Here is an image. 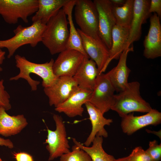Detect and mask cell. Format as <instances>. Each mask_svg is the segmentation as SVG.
I'll return each instance as SVG.
<instances>
[{
	"label": "cell",
	"mask_w": 161,
	"mask_h": 161,
	"mask_svg": "<svg viewBox=\"0 0 161 161\" xmlns=\"http://www.w3.org/2000/svg\"><path fill=\"white\" fill-rule=\"evenodd\" d=\"M16 66L19 69L18 75L10 78V80H17L20 78L24 79L28 83L32 91H36L40 81L33 79L30 74L33 73L42 79V85L44 88L50 86L54 84L58 77L54 74L52 66L54 61L52 58L49 62L42 64L31 62L24 57L19 55L15 56Z\"/></svg>",
	"instance_id": "obj_1"
},
{
	"label": "cell",
	"mask_w": 161,
	"mask_h": 161,
	"mask_svg": "<svg viewBox=\"0 0 161 161\" xmlns=\"http://www.w3.org/2000/svg\"><path fill=\"white\" fill-rule=\"evenodd\" d=\"M68 24L62 8L46 24L41 42L51 55L60 53L66 49L69 36Z\"/></svg>",
	"instance_id": "obj_2"
},
{
	"label": "cell",
	"mask_w": 161,
	"mask_h": 161,
	"mask_svg": "<svg viewBox=\"0 0 161 161\" xmlns=\"http://www.w3.org/2000/svg\"><path fill=\"white\" fill-rule=\"evenodd\" d=\"M140 83L137 81L128 83L123 91L115 94L111 109L122 118L134 112L148 113L152 109L150 104L140 95Z\"/></svg>",
	"instance_id": "obj_3"
},
{
	"label": "cell",
	"mask_w": 161,
	"mask_h": 161,
	"mask_svg": "<svg viewBox=\"0 0 161 161\" xmlns=\"http://www.w3.org/2000/svg\"><path fill=\"white\" fill-rule=\"evenodd\" d=\"M46 25L39 21L33 22L30 26L24 27L18 25L13 30L14 35L11 38L0 40V48H6L8 51L7 57L10 58L21 47L30 44L35 47L41 42L42 37Z\"/></svg>",
	"instance_id": "obj_4"
},
{
	"label": "cell",
	"mask_w": 161,
	"mask_h": 161,
	"mask_svg": "<svg viewBox=\"0 0 161 161\" xmlns=\"http://www.w3.org/2000/svg\"><path fill=\"white\" fill-rule=\"evenodd\" d=\"M38 7V0H0V15L9 24L17 23L19 19L28 23Z\"/></svg>",
	"instance_id": "obj_5"
},
{
	"label": "cell",
	"mask_w": 161,
	"mask_h": 161,
	"mask_svg": "<svg viewBox=\"0 0 161 161\" xmlns=\"http://www.w3.org/2000/svg\"><path fill=\"white\" fill-rule=\"evenodd\" d=\"M75 6V19L80 30L92 37H100L98 13L93 1L91 0H76Z\"/></svg>",
	"instance_id": "obj_6"
},
{
	"label": "cell",
	"mask_w": 161,
	"mask_h": 161,
	"mask_svg": "<svg viewBox=\"0 0 161 161\" xmlns=\"http://www.w3.org/2000/svg\"><path fill=\"white\" fill-rule=\"evenodd\" d=\"M53 119L56 129L52 131L47 127V135L44 142L47 145L46 148L49 153L48 160L51 161L71 151L65 124L61 116L54 114Z\"/></svg>",
	"instance_id": "obj_7"
},
{
	"label": "cell",
	"mask_w": 161,
	"mask_h": 161,
	"mask_svg": "<svg viewBox=\"0 0 161 161\" xmlns=\"http://www.w3.org/2000/svg\"><path fill=\"white\" fill-rule=\"evenodd\" d=\"M115 90L105 74L99 75L89 101L103 114L110 109L114 99Z\"/></svg>",
	"instance_id": "obj_8"
},
{
	"label": "cell",
	"mask_w": 161,
	"mask_h": 161,
	"mask_svg": "<svg viewBox=\"0 0 161 161\" xmlns=\"http://www.w3.org/2000/svg\"><path fill=\"white\" fill-rule=\"evenodd\" d=\"M81 38L83 49L89 58L96 63L99 75L103 73L108 65L109 49L100 37L94 38L77 29Z\"/></svg>",
	"instance_id": "obj_9"
},
{
	"label": "cell",
	"mask_w": 161,
	"mask_h": 161,
	"mask_svg": "<svg viewBox=\"0 0 161 161\" xmlns=\"http://www.w3.org/2000/svg\"><path fill=\"white\" fill-rule=\"evenodd\" d=\"M98 15L99 36L109 49L112 45V32L116 24L110 0H94Z\"/></svg>",
	"instance_id": "obj_10"
},
{
	"label": "cell",
	"mask_w": 161,
	"mask_h": 161,
	"mask_svg": "<svg viewBox=\"0 0 161 161\" xmlns=\"http://www.w3.org/2000/svg\"><path fill=\"white\" fill-rule=\"evenodd\" d=\"M85 57L83 54L75 50L66 49L62 51L53 63L52 69L54 74L58 77H73Z\"/></svg>",
	"instance_id": "obj_11"
},
{
	"label": "cell",
	"mask_w": 161,
	"mask_h": 161,
	"mask_svg": "<svg viewBox=\"0 0 161 161\" xmlns=\"http://www.w3.org/2000/svg\"><path fill=\"white\" fill-rule=\"evenodd\" d=\"M78 87L73 77L63 76L58 77L52 85L44 88V91L49 105L55 108L66 100Z\"/></svg>",
	"instance_id": "obj_12"
},
{
	"label": "cell",
	"mask_w": 161,
	"mask_h": 161,
	"mask_svg": "<svg viewBox=\"0 0 161 161\" xmlns=\"http://www.w3.org/2000/svg\"><path fill=\"white\" fill-rule=\"evenodd\" d=\"M122 118L121 126L123 132L131 135L138 130L149 125L156 126L161 123V113L152 109L144 115L135 116L134 112Z\"/></svg>",
	"instance_id": "obj_13"
},
{
	"label": "cell",
	"mask_w": 161,
	"mask_h": 161,
	"mask_svg": "<svg viewBox=\"0 0 161 161\" xmlns=\"http://www.w3.org/2000/svg\"><path fill=\"white\" fill-rule=\"evenodd\" d=\"M160 19L155 13L150 18L149 31L145 37L143 43V55L147 59H154L161 56V25Z\"/></svg>",
	"instance_id": "obj_14"
},
{
	"label": "cell",
	"mask_w": 161,
	"mask_h": 161,
	"mask_svg": "<svg viewBox=\"0 0 161 161\" xmlns=\"http://www.w3.org/2000/svg\"><path fill=\"white\" fill-rule=\"evenodd\" d=\"M150 1L149 0H134L133 15L126 48L140 39L142 25L146 22L150 15L149 12Z\"/></svg>",
	"instance_id": "obj_15"
},
{
	"label": "cell",
	"mask_w": 161,
	"mask_h": 161,
	"mask_svg": "<svg viewBox=\"0 0 161 161\" xmlns=\"http://www.w3.org/2000/svg\"><path fill=\"white\" fill-rule=\"evenodd\" d=\"M133 49L131 45L126 48L120 55L117 66L105 74L115 91L117 92L124 90L128 86V78L131 70L127 65V59L128 53L133 51Z\"/></svg>",
	"instance_id": "obj_16"
},
{
	"label": "cell",
	"mask_w": 161,
	"mask_h": 161,
	"mask_svg": "<svg viewBox=\"0 0 161 161\" xmlns=\"http://www.w3.org/2000/svg\"><path fill=\"white\" fill-rule=\"evenodd\" d=\"M92 91L78 87L66 100L55 109L70 117L82 116L84 111L82 106L89 101Z\"/></svg>",
	"instance_id": "obj_17"
},
{
	"label": "cell",
	"mask_w": 161,
	"mask_h": 161,
	"mask_svg": "<svg viewBox=\"0 0 161 161\" xmlns=\"http://www.w3.org/2000/svg\"><path fill=\"white\" fill-rule=\"evenodd\" d=\"M89 116L92 125L91 132L83 145L89 147L97 134L106 138L108 133L104 128L105 125L109 126L113 122L111 119H107L103 116L100 111L89 102L84 104Z\"/></svg>",
	"instance_id": "obj_18"
},
{
	"label": "cell",
	"mask_w": 161,
	"mask_h": 161,
	"mask_svg": "<svg viewBox=\"0 0 161 161\" xmlns=\"http://www.w3.org/2000/svg\"><path fill=\"white\" fill-rule=\"evenodd\" d=\"M99 75V71L95 62L85 57L73 78L79 88L92 91Z\"/></svg>",
	"instance_id": "obj_19"
},
{
	"label": "cell",
	"mask_w": 161,
	"mask_h": 161,
	"mask_svg": "<svg viewBox=\"0 0 161 161\" xmlns=\"http://www.w3.org/2000/svg\"><path fill=\"white\" fill-rule=\"evenodd\" d=\"M2 107H0V135L5 137L16 135L28 125L23 114L11 116Z\"/></svg>",
	"instance_id": "obj_20"
},
{
	"label": "cell",
	"mask_w": 161,
	"mask_h": 161,
	"mask_svg": "<svg viewBox=\"0 0 161 161\" xmlns=\"http://www.w3.org/2000/svg\"><path fill=\"white\" fill-rule=\"evenodd\" d=\"M70 0H38L37 11L32 17L33 22L38 21L46 25L49 19L55 15Z\"/></svg>",
	"instance_id": "obj_21"
},
{
	"label": "cell",
	"mask_w": 161,
	"mask_h": 161,
	"mask_svg": "<svg viewBox=\"0 0 161 161\" xmlns=\"http://www.w3.org/2000/svg\"><path fill=\"white\" fill-rule=\"evenodd\" d=\"M130 27L115 24L112 32V45L109 50L108 64L113 59H119L126 48L129 33Z\"/></svg>",
	"instance_id": "obj_22"
},
{
	"label": "cell",
	"mask_w": 161,
	"mask_h": 161,
	"mask_svg": "<svg viewBox=\"0 0 161 161\" xmlns=\"http://www.w3.org/2000/svg\"><path fill=\"white\" fill-rule=\"evenodd\" d=\"M76 0H70L62 8L67 16L69 25V36L66 49H74L79 51L86 57L89 58L85 51L83 46L81 38L73 23L72 11Z\"/></svg>",
	"instance_id": "obj_23"
},
{
	"label": "cell",
	"mask_w": 161,
	"mask_h": 161,
	"mask_svg": "<svg viewBox=\"0 0 161 161\" xmlns=\"http://www.w3.org/2000/svg\"><path fill=\"white\" fill-rule=\"evenodd\" d=\"M75 145L85 151L89 155L92 161H114L115 158L111 155L107 153L102 146L103 138L97 134L92 141V145L86 147L82 144L75 138H72Z\"/></svg>",
	"instance_id": "obj_24"
},
{
	"label": "cell",
	"mask_w": 161,
	"mask_h": 161,
	"mask_svg": "<svg viewBox=\"0 0 161 161\" xmlns=\"http://www.w3.org/2000/svg\"><path fill=\"white\" fill-rule=\"evenodd\" d=\"M134 0H126L122 5H113L112 12L116 24L130 27L132 19Z\"/></svg>",
	"instance_id": "obj_25"
},
{
	"label": "cell",
	"mask_w": 161,
	"mask_h": 161,
	"mask_svg": "<svg viewBox=\"0 0 161 161\" xmlns=\"http://www.w3.org/2000/svg\"><path fill=\"white\" fill-rule=\"evenodd\" d=\"M72 150L60 157L59 161H92L85 151L75 145L72 147Z\"/></svg>",
	"instance_id": "obj_26"
},
{
	"label": "cell",
	"mask_w": 161,
	"mask_h": 161,
	"mask_svg": "<svg viewBox=\"0 0 161 161\" xmlns=\"http://www.w3.org/2000/svg\"><path fill=\"white\" fill-rule=\"evenodd\" d=\"M128 156L130 161H151L149 155L141 146L135 147Z\"/></svg>",
	"instance_id": "obj_27"
},
{
	"label": "cell",
	"mask_w": 161,
	"mask_h": 161,
	"mask_svg": "<svg viewBox=\"0 0 161 161\" xmlns=\"http://www.w3.org/2000/svg\"><path fill=\"white\" fill-rule=\"evenodd\" d=\"M149 147L145 150L150 156L151 161H160L161 160V143L158 144L155 140L149 142Z\"/></svg>",
	"instance_id": "obj_28"
},
{
	"label": "cell",
	"mask_w": 161,
	"mask_h": 161,
	"mask_svg": "<svg viewBox=\"0 0 161 161\" xmlns=\"http://www.w3.org/2000/svg\"><path fill=\"white\" fill-rule=\"evenodd\" d=\"M4 82L3 80L0 79V107H2L7 111L11 109V105L10 103V97L5 90Z\"/></svg>",
	"instance_id": "obj_29"
},
{
	"label": "cell",
	"mask_w": 161,
	"mask_h": 161,
	"mask_svg": "<svg viewBox=\"0 0 161 161\" xmlns=\"http://www.w3.org/2000/svg\"><path fill=\"white\" fill-rule=\"evenodd\" d=\"M149 12L151 14L152 13H156L158 16L160 18L161 17V0H150Z\"/></svg>",
	"instance_id": "obj_30"
},
{
	"label": "cell",
	"mask_w": 161,
	"mask_h": 161,
	"mask_svg": "<svg viewBox=\"0 0 161 161\" xmlns=\"http://www.w3.org/2000/svg\"><path fill=\"white\" fill-rule=\"evenodd\" d=\"M13 155L17 161H33L32 157L27 153H15Z\"/></svg>",
	"instance_id": "obj_31"
},
{
	"label": "cell",
	"mask_w": 161,
	"mask_h": 161,
	"mask_svg": "<svg viewBox=\"0 0 161 161\" xmlns=\"http://www.w3.org/2000/svg\"><path fill=\"white\" fill-rule=\"evenodd\" d=\"M0 145L4 146L9 148L14 147V145L12 141L9 139H4L0 137Z\"/></svg>",
	"instance_id": "obj_32"
},
{
	"label": "cell",
	"mask_w": 161,
	"mask_h": 161,
	"mask_svg": "<svg viewBox=\"0 0 161 161\" xmlns=\"http://www.w3.org/2000/svg\"><path fill=\"white\" fill-rule=\"evenodd\" d=\"M5 52L0 48V72L2 71V68L1 66L5 59Z\"/></svg>",
	"instance_id": "obj_33"
},
{
	"label": "cell",
	"mask_w": 161,
	"mask_h": 161,
	"mask_svg": "<svg viewBox=\"0 0 161 161\" xmlns=\"http://www.w3.org/2000/svg\"><path fill=\"white\" fill-rule=\"evenodd\" d=\"M113 5L120 6L123 5L126 2L125 0H110Z\"/></svg>",
	"instance_id": "obj_34"
},
{
	"label": "cell",
	"mask_w": 161,
	"mask_h": 161,
	"mask_svg": "<svg viewBox=\"0 0 161 161\" xmlns=\"http://www.w3.org/2000/svg\"><path fill=\"white\" fill-rule=\"evenodd\" d=\"M114 161H130L128 156L119 158L117 159H115Z\"/></svg>",
	"instance_id": "obj_35"
},
{
	"label": "cell",
	"mask_w": 161,
	"mask_h": 161,
	"mask_svg": "<svg viewBox=\"0 0 161 161\" xmlns=\"http://www.w3.org/2000/svg\"><path fill=\"white\" fill-rule=\"evenodd\" d=\"M0 161H3L0 158Z\"/></svg>",
	"instance_id": "obj_36"
}]
</instances>
